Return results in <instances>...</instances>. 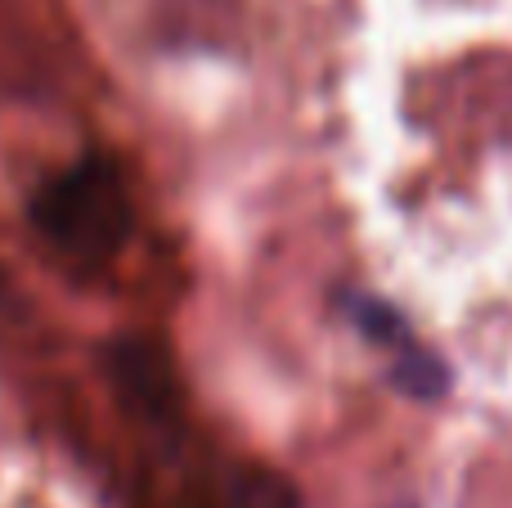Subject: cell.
Returning a JSON list of instances; mask_svg holds the SVG:
<instances>
[{
    "instance_id": "obj_1",
    "label": "cell",
    "mask_w": 512,
    "mask_h": 508,
    "mask_svg": "<svg viewBox=\"0 0 512 508\" xmlns=\"http://www.w3.org/2000/svg\"><path fill=\"white\" fill-rule=\"evenodd\" d=\"M27 221L68 261L99 266L131 239V185L108 153H86L81 162L36 185Z\"/></svg>"
},
{
    "instance_id": "obj_2",
    "label": "cell",
    "mask_w": 512,
    "mask_h": 508,
    "mask_svg": "<svg viewBox=\"0 0 512 508\" xmlns=\"http://www.w3.org/2000/svg\"><path fill=\"white\" fill-rule=\"evenodd\" d=\"M346 311H351L355 329H360L364 338H373L391 356V374H396V383L405 387L409 396L432 401V396L441 392V387H445V369L436 365L423 347H418V338L409 333V324L400 320L387 302H378V297H369V293H351V297H346Z\"/></svg>"
},
{
    "instance_id": "obj_3",
    "label": "cell",
    "mask_w": 512,
    "mask_h": 508,
    "mask_svg": "<svg viewBox=\"0 0 512 508\" xmlns=\"http://www.w3.org/2000/svg\"><path fill=\"white\" fill-rule=\"evenodd\" d=\"M113 387L144 419H171L180 410V383L167 351L149 338H117L104 356Z\"/></svg>"
},
{
    "instance_id": "obj_4",
    "label": "cell",
    "mask_w": 512,
    "mask_h": 508,
    "mask_svg": "<svg viewBox=\"0 0 512 508\" xmlns=\"http://www.w3.org/2000/svg\"><path fill=\"white\" fill-rule=\"evenodd\" d=\"M225 508H301V495L270 468H243L225 486Z\"/></svg>"
}]
</instances>
